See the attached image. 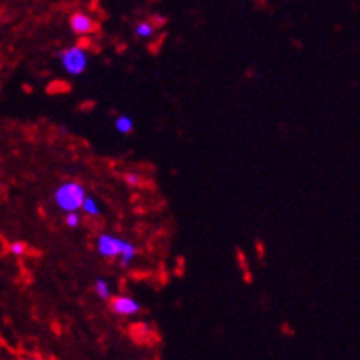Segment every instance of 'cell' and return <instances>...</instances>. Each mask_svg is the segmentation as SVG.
I'll use <instances>...</instances> for the list:
<instances>
[{"instance_id": "cell-11", "label": "cell", "mask_w": 360, "mask_h": 360, "mask_svg": "<svg viewBox=\"0 0 360 360\" xmlns=\"http://www.w3.org/2000/svg\"><path fill=\"white\" fill-rule=\"evenodd\" d=\"M10 250L15 256H22L24 252H26V245H24V243H13L10 247Z\"/></svg>"}, {"instance_id": "cell-10", "label": "cell", "mask_w": 360, "mask_h": 360, "mask_svg": "<svg viewBox=\"0 0 360 360\" xmlns=\"http://www.w3.org/2000/svg\"><path fill=\"white\" fill-rule=\"evenodd\" d=\"M65 221H67L68 228H77L81 223L79 214H77V212H67V219H65Z\"/></svg>"}, {"instance_id": "cell-7", "label": "cell", "mask_w": 360, "mask_h": 360, "mask_svg": "<svg viewBox=\"0 0 360 360\" xmlns=\"http://www.w3.org/2000/svg\"><path fill=\"white\" fill-rule=\"evenodd\" d=\"M114 127H116V131H118L120 134H129V133H133L134 124H133V120H131V116H127V114H122V116H118V118H116V124H114Z\"/></svg>"}, {"instance_id": "cell-4", "label": "cell", "mask_w": 360, "mask_h": 360, "mask_svg": "<svg viewBox=\"0 0 360 360\" xmlns=\"http://www.w3.org/2000/svg\"><path fill=\"white\" fill-rule=\"evenodd\" d=\"M110 309L120 316H133V314L140 313V304L131 296H116L110 302Z\"/></svg>"}, {"instance_id": "cell-8", "label": "cell", "mask_w": 360, "mask_h": 360, "mask_svg": "<svg viewBox=\"0 0 360 360\" xmlns=\"http://www.w3.org/2000/svg\"><path fill=\"white\" fill-rule=\"evenodd\" d=\"M134 34L140 39H151L155 35V26L151 22H140L134 28Z\"/></svg>"}, {"instance_id": "cell-9", "label": "cell", "mask_w": 360, "mask_h": 360, "mask_svg": "<svg viewBox=\"0 0 360 360\" xmlns=\"http://www.w3.org/2000/svg\"><path fill=\"white\" fill-rule=\"evenodd\" d=\"M94 290H96V294H98V296H100L101 300H109L110 298V285H109V281H105V280H96V283H94Z\"/></svg>"}, {"instance_id": "cell-6", "label": "cell", "mask_w": 360, "mask_h": 360, "mask_svg": "<svg viewBox=\"0 0 360 360\" xmlns=\"http://www.w3.org/2000/svg\"><path fill=\"white\" fill-rule=\"evenodd\" d=\"M79 210H83V212H85L86 215H90V217H100L101 215L100 204H98V200H96L94 197H85L83 202H81Z\"/></svg>"}, {"instance_id": "cell-5", "label": "cell", "mask_w": 360, "mask_h": 360, "mask_svg": "<svg viewBox=\"0 0 360 360\" xmlns=\"http://www.w3.org/2000/svg\"><path fill=\"white\" fill-rule=\"evenodd\" d=\"M94 20L90 19L89 15L85 13H74L70 19V28L72 32H76V34H92V30H94Z\"/></svg>"}, {"instance_id": "cell-12", "label": "cell", "mask_w": 360, "mask_h": 360, "mask_svg": "<svg viewBox=\"0 0 360 360\" xmlns=\"http://www.w3.org/2000/svg\"><path fill=\"white\" fill-rule=\"evenodd\" d=\"M125 182H127L129 186H136L138 182H140V176L134 175V173H127V175H125Z\"/></svg>"}, {"instance_id": "cell-2", "label": "cell", "mask_w": 360, "mask_h": 360, "mask_svg": "<svg viewBox=\"0 0 360 360\" xmlns=\"http://www.w3.org/2000/svg\"><path fill=\"white\" fill-rule=\"evenodd\" d=\"M85 197L86 191L79 182H65L53 193L57 208H61L63 212H79L81 202Z\"/></svg>"}, {"instance_id": "cell-1", "label": "cell", "mask_w": 360, "mask_h": 360, "mask_svg": "<svg viewBox=\"0 0 360 360\" xmlns=\"http://www.w3.org/2000/svg\"><path fill=\"white\" fill-rule=\"evenodd\" d=\"M98 252L103 257H120L122 266H129L136 257V247L127 239H120V237L103 233L98 239Z\"/></svg>"}, {"instance_id": "cell-3", "label": "cell", "mask_w": 360, "mask_h": 360, "mask_svg": "<svg viewBox=\"0 0 360 360\" xmlns=\"http://www.w3.org/2000/svg\"><path fill=\"white\" fill-rule=\"evenodd\" d=\"M59 59H61L63 68L70 76H81L86 70V67H89V53L81 46H72L63 50L59 53Z\"/></svg>"}]
</instances>
